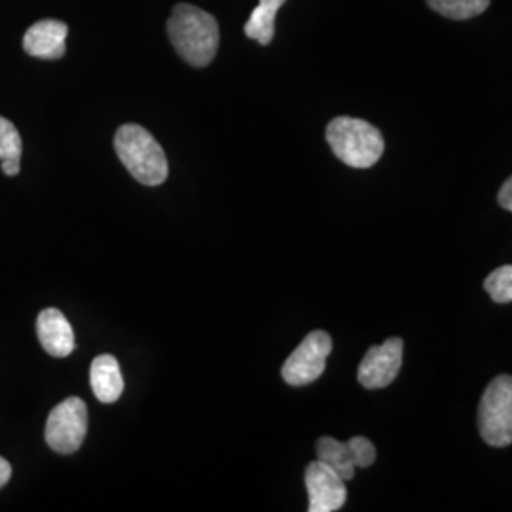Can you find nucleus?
<instances>
[{
    "mask_svg": "<svg viewBox=\"0 0 512 512\" xmlns=\"http://www.w3.org/2000/svg\"><path fill=\"white\" fill-rule=\"evenodd\" d=\"M86 433L88 406L78 397H69L50 412L44 437L57 454H74L84 444Z\"/></svg>",
    "mask_w": 512,
    "mask_h": 512,
    "instance_id": "obj_5",
    "label": "nucleus"
},
{
    "mask_svg": "<svg viewBox=\"0 0 512 512\" xmlns=\"http://www.w3.org/2000/svg\"><path fill=\"white\" fill-rule=\"evenodd\" d=\"M484 289L497 304H509L512 300V266H501L488 275Z\"/></svg>",
    "mask_w": 512,
    "mask_h": 512,
    "instance_id": "obj_16",
    "label": "nucleus"
},
{
    "mask_svg": "<svg viewBox=\"0 0 512 512\" xmlns=\"http://www.w3.org/2000/svg\"><path fill=\"white\" fill-rule=\"evenodd\" d=\"M317 459L332 469L342 480H353L355 476V463L349 454L348 444L332 437H323L317 440Z\"/></svg>",
    "mask_w": 512,
    "mask_h": 512,
    "instance_id": "obj_13",
    "label": "nucleus"
},
{
    "mask_svg": "<svg viewBox=\"0 0 512 512\" xmlns=\"http://www.w3.org/2000/svg\"><path fill=\"white\" fill-rule=\"evenodd\" d=\"M21 152L23 143L19 137L16 126L0 116V160H2V171L8 177H16L21 164Z\"/></svg>",
    "mask_w": 512,
    "mask_h": 512,
    "instance_id": "obj_14",
    "label": "nucleus"
},
{
    "mask_svg": "<svg viewBox=\"0 0 512 512\" xmlns=\"http://www.w3.org/2000/svg\"><path fill=\"white\" fill-rule=\"evenodd\" d=\"M167 37L175 52L192 67H207L219 52V23L192 4H177L167 21Z\"/></svg>",
    "mask_w": 512,
    "mask_h": 512,
    "instance_id": "obj_1",
    "label": "nucleus"
},
{
    "mask_svg": "<svg viewBox=\"0 0 512 512\" xmlns=\"http://www.w3.org/2000/svg\"><path fill=\"white\" fill-rule=\"evenodd\" d=\"M287 0H260L251 18L245 23V37L268 46L275 35V16Z\"/></svg>",
    "mask_w": 512,
    "mask_h": 512,
    "instance_id": "obj_12",
    "label": "nucleus"
},
{
    "mask_svg": "<svg viewBox=\"0 0 512 512\" xmlns=\"http://www.w3.org/2000/svg\"><path fill=\"white\" fill-rule=\"evenodd\" d=\"M349 454L355 463V467H370L376 461V448L365 437H353L348 442Z\"/></svg>",
    "mask_w": 512,
    "mask_h": 512,
    "instance_id": "obj_17",
    "label": "nucleus"
},
{
    "mask_svg": "<svg viewBox=\"0 0 512 512\" xmlns=\"http://www.w3.org/2000/svg\"><path fill=\"white\" fill-rule=\"evenodd\" d=\"M478 429L482 439L495 448L512 442V378L497 376L486 387L478 406Z\"/></svg>",
    "mask_w": 512,
    "mask_h": 512,
    "instance_id": "obj_4",
    "label": "nucleus"
},
{
    "mask_svg": "<svg viewBox=\"0 0 512 512\" xmlns=\"http://www.w3.org/2000/svg\"><path fill=\"white\" fill-rule=\"evenodd\" d=\"M330 351L332 338L327 332H310L283 365V380L289 385L313 384L325 372Z\"/></svg>",
    "mask_w": 512,
    "mask_h": 512,
    "instance_id": "obj_6",
    "label": "nucleus"
},
{
    "mask_svg": "<svg viewBox=\"0 0 512 512\" xmlns=\"http://www.w3.org/2000/svg\"><path fill=\"white\" fill-rule=\"evenodd\" d=\"M10 476H12V467H10V463H8L4 458H0V488L8 484Z\"/></svg>",
    "mask_w": 512,
    "mask_h": 512,
    "instance_id": "obj_19",
    "label": "nucleus"
},
{
    "mask_svg": "<svg viewBox=\"0 0 512 512\" xmlns=\"http://www.w3.org/2000/svg\"><path fill=\"white\" fill-rule=\"evenodd\" d=\"M90 384L93 395L101 403H116L124 393V376L120 363L112 355H99L90 368Z\"/></svg>",
    "mask_w": 512,
    "mask_h": 512,
    "instance_id": "obj_11",
    "label": "nucleus"
},
{
    "mask_svg": "<svg viewBox=\"0 0 512 512\" xmlns=\"http://www.w3.org/2000/svg\"><path fill=\"white\" fill-rule=\"evenodd\" d=\"M492 0H427V4L444 18L465 21L488 10Z\"/></svg>",
    "mask_w": 512,
    "mask_h": 512,
    "instance_id": "obj_15",
    "label": "nucleus"
},
{
    "mask_svg": "<svg viewBox=\"0 0 512 512\" xmlns=\"http://www.w3.org/2000/svg\"><path fill=\"white\" fill-rule=\"evenodd\" d=\"M327 143L340 162L355 169L372 167L385 150L384 135L380 129L349 116H340L330 122Z\"/></svg>",
    "mask_w": 512,
    "mask_h": 512,
    "instance_id": "obj_3",
    "label": "nucleus"
},
{
    "mask_svg": "<svg viewBox=\"0 0 512 512\" xmlns=\"http://www.w3.org/2000/svg\"><path fill=\"white\" fill-rule=\"evenodd\" d=\"M403 366V340L389 338L382 346L366 351L365 359L359 366V384L366 389H384L393 384Z\"/></svg>",
    "mask_w": 512,
    "mask_h": 512,
    "instance_id": "obj_7",
    "label": "nucleus"
},
{
    "mask_svg": "<svg viewBox=\"0 0 512 512\" xmlns=\"http://www.w3.org/2000/svg\"><path fill=\"white\" fill-rule=\"evenodd\" d=\"M306 488L310 495V512L340 511L348 499L346 480H342L319 459L313 461L306 469Z\"/></svg>",
    "mask_w": 512,
    "mask_h": 512,
    "instance_id": "obj_8",
    "label": "nucleus"
},
{
    "mask_svg": "<svg viewBox=\"0 0 512 512\" xmlns=\"http://www.w3.org/2000/svg\"><path fill=\"white\" fill-rule=\"evenodd\" d=\"M499 205L505 209V211H512V181L507 179V183L501 186L499 190Z\"/></svg>",
    "mask_w": 512,
    "mask_h": 512,
    "instance_id": "obj_18",
    "label": "nucleus"
},
{
    "mask_svg": "<svg viewBox=\"0 0 512 512\" xmlns=\"http://www.w3.org/2000/svg\"><path fill=\"white\" fill-rule=\"evenodd\" d=\"M67 23L59 19H42L31 25L23 37V50L38 59H61L65 55Z\"/></svg>",
    "mask_w": 512,
    "mask_h": 512,
    "instance_id": "obj_9",
    "label": "nucleus"
},
{
    "mask_svg": "<svg viewBox=\"0 0 512 512\" xmlns=\"http://www.w3.org/2000/svg\"><path fill=\"white\" fill-rule=\"evenodd\" d=\"M37 334L40 346L52 357H69L76 348V338L69 319L55 308L40 311Z\"/></svg>",
    "mask_w": 512,
    "mask_h": 512,
    "instance_id": "obj_10",
    "label": "nucleus"
},
{
    "mask_svg": "<svg viewBox=\"0 0 512 512\" xmlns=\"http://www.w3.org/2000/svg\"><path fill=\"white\" fill-rule=\"evenodd\" d=\"M114 148L120 162L126 165L131 177L145 186H160L169 175L164 148L137 124H126L116 131Z\"/></svg>",
    "mask_w": 512,
    "mask_h": 512,
    "instance_id": "obj_2",
    "label": "nucleus"
}]
</instances>
